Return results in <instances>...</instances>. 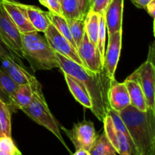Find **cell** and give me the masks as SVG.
<instances>
[{"label": "cell", "mask_w": 155, "mask_h": 155, "mask_svg": "<svg viewBox=\"0 0 155 155\" xmlns=\"http://www.w3.org/2000/svg\"><path fill=\"white\" fill-rule=\"evenodd\" d=\"M39 2L42 5L47 8V1L46 0H39Z\"/></svg>", "instance_id": "cell-39"}, {"label": "cell", "mask_w": 155, "mask_h": 155, "mask_svg": "<svg viewBox=\"0 0 155 155\" xmlns=\"http://www.w3.org/2000/svg\"><path fill=\"white\" fill-rule=\"evenodd\" d=\"M130 98V104L142 111H146L148 109L146 98L142 88L137 82L132 80H126L124 81Z\"/></svg>", "instance_id": "cell-18"}, {"label": "cell", "mask_w": 155, "mask_h": 155, "mask_svg": "<svg viewBox=\"0 0 155 155\" xmlns=\"http://www.w3.org/2000/svg\"><path fill=\"white\" fill-rule=\"evenodd\" d=\"M103 123L104 132L111 145L117 150L118 154L133 155L129 141L120 131L117 130L111 117L109 115H107Z\"/></svg>", "instance_id": "cell-13"}, {"label": "cell", "mask_w": 155, "mask_h": 155, "mask_svg": "<svg viewBox=\"0 0 155 155\" xmlns=\"http://www.w3.org/2000/svg\"><path fill=\"white\" fill-rule=\"evenodd\" d=\"M8 106L0 100V137L12 136V121Z\"/></svg>", "instance_id": "cell-24"}, {"label": "cell", "mask_w": 155, "mask_h": 155, "mask_svg": "<svg viewBox=\"0 0 155 155\" xmlns=\"http://www.w3.org/2000/svg\"><path fill=\"white\" fill-rule=\"evenodd\" d=\"M118 113L130 133L138 155L151 154L155 136L154 110L148 108L142 111L130 104Z\"/></svg>", "instance_id": "cell-2"}, {"label": "cell", "mask_w": 155, "mask_h": 155, "mask_svg": "<svg viewBox=\"0 0 155 155\" xmlns=\"http://www.w3.org/2000/svg\"><path fill=\"white\" fill-rule=\"evenodd\" d=\"M77 1L80 4L81 10L86 15L88 12V0H77Z\"/></svg>", "instance_id": "cell-36"}, {"label": "cell", "mask_w": 155, "mask_h": 155, "mask_svg": "<svg viewBox=\"0 0 155 155\" xmlns=\"http://www.w3.org/2000/svg\"><path fill=\"white\" fill-rule=\"evenodd\" d=\"M18 86L0 66V99L8 106L11 112H13L12 94Z\"/></svg>", "instance_id": "cell-20"}, {"label": "cell", "mask_w": 155, "mask_h": 155, "mask_svg": "<svg viewBox=\"0 0 155 155\" xmlns=\"http://www.w3.org/2000/svg\"><path fill=\"white\" fill-rule=\"evenodd\" d=\"M64 75L65 81L73 96L83 107L91 110L92 107V100L85 85L80 80L74 78L69 74L64 73Z\"/></svg>", "instance_id": "cell-16"}, {"label": "cell", "mask_w": 155, "mask_h": 155, "mask_svg": "<svg viewBox=\"0 0 155 155\" xmlns=\"http://www.w3.org/2000/svg\"><path fill=\"white\" fill-rule=\"evenodd\" d=\"M99 14L89 11L85 18V32L89 40L94 44L98 43V30H99Z\"/></svg>", "instance_id": "cell-22"}, {"label": "cell", "mask_w": 155, "mask_h": 155, "mask_svg": "<svg viewBox=\"0 0 155 155\" xmlns=\"http://www.w3.org/2000/svg\"><path fill=\"white\" fill-rule=\"evenodd\" d=\"M22 40L25 58L28 60L34 71L60 68L56 52L38 31L22 33Z\"/></svg>", "instance_id": "cell-3"}, {"label": "cell", "mask_w": 155, "mask_h": 155, "mask_svg": "<svg viewBox=\"0 0 155 155\" xmlns=\"http://www.w3.org/2000/svg\"><path fill=\"white\" fill-rule=\"evenodd\" d=\"M1 5L4 8L21 33L36 31L27 17L24 4H21L18 1L2 0Z\"/></svg>", "instance_id": "cell-12"}, {"label": "cell", "mask_w": 155, "mask_h": 155, "mask_svg": "<svg viewBox=\"0 0 155 155\" xmlns=\"http://www.w3.org/2000/svg\"><path fill=\"white\" fill-rule=\"evenodd\" d=\"M0 56H1V57H5L11 59H13V60L18 62L19 64H24L21 58H20L15 51H12V50L8 46L7 44L4 42L1 34H0Z\"/></svg>", "instance_id": "cell-31"}, {"label": "cell", "mask_w": 155, "mask_h": 155, "mask_svg": "<svg viewBox=\"0 0 155 155\" xmlns=\"http://www.w3.org/2000/svg\"><path fill=\"white\" fill-rule=\"evenodd\" d=\"M46 1L47 8H48L50 12L57 15H62L61 3L59 2V0H46Z\"/></svg>", "instance_id": "cell-32"}, {"label": "cell", "mask_w": 155, "mask_h": 155, "mask_svg": "<svg viewBox=\"0 0 155 155\" xmlns=\"http://www.w3.org/2000/svg\"><path fill=\"white\" fill-rule=\"evenodd\" d=\"M56 56L62 72L80 80L85 85L92 100L91 110L98 120L103 122L110 108L108 94L114 80L109 78L104 69L94 72L59 53L56 52Z\"/></svg>", "instance_id": "cell-1"}, {"label": "cell", "mask_w": 155, "mask_h": 155, "mask_svg": "<svg viewBox=\"0 0 155 155\" xmlns=\"http://www.w3.org/2000/svg\"><path fill=\"white\" fill-rule=\"evenodd\" d=\"M64 1V0H59V2H60L61 3L62 2H63Z\"/></svg>", "instance_id": "cell-43"}, {"label": "cell", "mask_w": 155, "mask_h": 155, "mask_svg": "<svg viewBox=\"0 0 155 155\" xmlns=\"http://www.w3.org/2000/svg\"><path fill=\"white\" fill-rule=\"evenodd\" d=\"M154 110L155 112V95H154Z\"/></svg>", "instance_id": "cell-42"}, {"label": "cell", "mask_w": 155, "mask_h": 155, "mask_svg": "<svg viewBox=\"0 0 155 155\" xmlns=\"http://www.w3.org/2000/svg\"><path fill=\"white\" fill-rule=\"evenodd\" d=\"M0 100H1V99H0Z\"/></svg>", "instance_id": "cell-45"}, {"label": "cell", "mask_w": 155, "mask_h": 155, "mask_svg": "<svg viewBox=\"0 0 155 155\" xmlns=\"http://www.w3.org/2000/svg\"><path fill=\"white\" fill-rule=\"evenodd\" d=\"M77 51L86 68L94 72H98L104 69L98 46L89 40L86 32Z\"/></svg>", "instance_id": "cell-11"}, {"label": "cell", "mask_w": 155, "mask_h": 155, "mask_svg": "<svg viewBox=\"0 0 155 155\" xmlns=\"http://www.w3.org/2000/svg\"><path fill=\"white\" fill-rule=\"evenodd\" d=\"M137 82L146 98L148 108L154 110L155 95V68L148 61L144 62L134 73L127 78Z\"/></svg>", "instance_id": "cell-8"}, {"label": "cell", "mask_w": 155, "mask_h": 155, "mask_svg": "<svg viewBox=\"0 0 155 155\" xmlns=\"http://www.w3.org/2000/svg\"><path fill=\"white\" fill-rule=\"evenodd\" d=\"M24 7L27 17L33 27L36 31L44 33L51 23L47 15V12H43L36 6L24 5Z\"/></svg>", "instance_id": "cell-17"}, {"label": "cell", "mask_w": 155, "mask_h": 155, "mask_svg": "<svg viewBox=\"0 0 155 155\" xmlns=\"http://www.w3.org/2000/svg\"><path fill=\"white\" fill-rule=\"evenodd\" d=\"M109 104L114 110L120 112L130 104L128 89L125 83H118L114 80L108 94Z\"/></svg>", "instance_id": "cell-15"}, {"label": "cell", "mask_w": 155, "mask_h": 155, "mask_svg": "<svg viewBox=\"0 0 155 155\" xmlns=\"http://www.w3.org/2000/svg\"><path fill=\"white\" fill-rule=\"evenodd\" d=\"M47 15L49 18L50 21L53 24V25L56 27L58 30L77 48L75 42H74L73 36L71 35V32L70 30L69 26H68L67 19L63 15H59L57 14H54L51 12H46Z\"/></svg>", "instance_id": "cell-23"}, {"label": "cell", "mask_w": 155, "mask_h": 155, "mask_svg": "<svg viewBox=\"0 0 155 155\" xmlns=\"http://www.w3.org/2000/svg\"><path fill=\"white\" fill-rule=\"evenodd\" d=\"M150 155H155V136H154V140H153V142H152V147H151V154Z\"/></svg>", "instance_id": "cell-38"}, {"label": "cell", "mask_w": 155, "mask_h": 155, "mask_svg": "<svg viewBox=\"0 0 155 155\" xmlns=\"http://www.w3.org/2000/svg\"><path fill=\"white\" fill-rule=\"evenodd\" d=\"M124 0H111L104 12L108 36L122 30Z\"/></svg>", "instance_id": "cell-14"}, {"label": "cell", "mask_w": 155, "mask_h": 155, "mask_svg": "<svg viewBox=\"0 0 155 155\" xmlns=\"http://www.w3.org/2000/svg\"><path fill=\"white\" fill-rule=\"evenodd\" d=\"M131 1L136 7L139 8L145 9L147 5L151 0H131Z\"/></svg>", "instance_id": "cell-35"}, {"label": "cell", "mask_w": 155, "mask_h": 155, "mask_svg": "<svg viewBox=\"0 0 155 155\" xmlns=\"http://www.w3.org/2000/svg\"><path fill=\"white\" fill-rule=\"evenodd\" d=\"M74 155H90L89 151L84 148H80V149L76 150L75 152L74 153Z\"/></svg>", "instance_id": "cell-37"}, {"label": "cell", "mask_w": 155, "mask_h": 155, "mask_svg": "<svg viewBox=\"0 0 155 155\" xmlns=\"http://www.w3.org/2000/svg\"><path fill=\"white\" fill-rule=\"evenodd\" d=\"M61 11L62 15L66 19L86 18L77 0H64L61 2Z\"/></svg>", "instance_id": "cell-26"}, {"label": "cell", "mask_w": 155, "mask_h": 155, "mask_svg": "<svg viewBox=\"0 0 155 155\" xmlns=\"http://www.w3.org/2000/svg\"><path fill=\"white\" fill-rule=\"evenodd\" d=\"M106 36H107V27H106L105 18L104 13L101 14L99 18V30H98V50L101 54V60L104 64V54H105V44H106Z\"/></svg>", "instance_id": "cell-28"}, {"label": "cell", "mask_w": 155, "mask_h": 155, "mask_svg": "<svg viewBox=\"0 0 155 155\" xmlns=\"http://www.w3.org/2000/svg\"><path fill=\"white\" fill-rule=\"evenodd\" d=\"M33 93V89L30 84L18 85L12 97L13 112L29 105L32 100Z\"/></svg>", "instance_id": "cell-19"}, {"label": "cell", "mask_w": 155, "mask_h": 155, "mask_svg": "<svg viewBox=\"0 0 155 155\" xmlns=\"http://www.w3.org/2000/svg\"><path fill=\"white\" fill-rule=\"evenodd\" d=\"M122 47V30L108 36L107 48L105 50L104 58V68L107 76L115 80V72L120 56Z\"/></svg>", "instance_id": "cell-10"}, {"label": "cell", "mask_w": 155, "mask_h": 155, "mask_svg": "<svg viewBox=\"0 0 155 155\" xmlns=\"http://www.w3.org/2000/svg\"><path fill=\"white\" fill-rule=\"evenodd\" d=\"M21 152L15 145L12 136L0 137V155H21Z\"/></svg>", "instance_id": "cell-29"}, {"label": "cell", "mask_w": 155, "mask_h": 155, "mask_svg": "<svg viewBox=\"0 0 155 155\" xmlns=\"http://www.w3.org/2000/svg\"><path fill=\"white\" fill-rule=\"evenodd\" d=\"M145 10L153 18H155V0H151L148 2L145 8Z\"/></svg>", "instance_id": "cell-34"}, {"label": "cell", "mask_w": 155, "mask_h": 155, "mask_svg": "<svg viewBox=\"0 0 155 155\" xmlns=\"http://www.w3.org/2000/svg\"><path fill=\"white\" fill-rule=\"evenodd\" d=\"M2 0H0V10H1V2ZM10 1H17V0H10Z\"/></svg>", "instance_id": "cell-41"}, {"label": "cell", "mask_w": 155, "mask_h": 155, "mask_svg": "<svg viewBox=\"0 0 155 155\" xmlns=\"http://www.w3.org/2000/svg\"><path fill=\"white\" fill-rule=\"evenodd\" d=\"M44 34L48 43L55 52L59 53L86 68L84 62L79 55L77 48L56 29L52 23H50L48 28L44 32Z\"/></svg>", "instance_id": "cell-7"}, {"label": "cell", "mask_w": 155, "mask_h": 155, "mask_svg": "<svg viewBox=\"0 0 155 155\" xmlns=\"http://www.w3.org/2000/svg\"><path fill=\"white\" fill-rule=\"evenodd\" d=\"M67 21L77 48H78L85 33V18H69Z\"/></svg>", "instance_id": "cell-25"}, {"label": "cell", "mask_w": 155, "mask_h": 155, "mask_svg": "<svg viewBox=\"0 0 155 155\" xmlns=\"http://www.w3.org/2000/svg\"><path fill=\"white\" fill-rule=\"evenodd\" d=\"M25 114L31 118L36 124L46 128L48 131L57 137V139L61 142L66 149L72 154L68 145L65 144L64 140L62 138L59 129L58 122L56 120L48 108L45 98L42 91V87L33 89V97L29 105L21 109Z\"/></svg>", "instance_id": "cell-4"}, {"label": "cell", "mask_w": 155, "mask_h": 155, "mask_svg": "<svg viewBox=\"0 0 155 155\" xmlns=\"http://www.w3.org/2000/svg\"><path fill=\"white\" fill-rule=\"evenodd\" d=\"M111 0H88V12L91 11L95 13H104L106 8Z\"/></svg>", "instance_id": "cell-30"}, {"label": "cell", "mask_w": 155, "mask_h": 155, "mask_svg": "<svg viewBox=\"0 0 155 155\" xmlns=\"http://www.w3.org/2000/svg\"><path fill=\"white\" fill-rule=\"evenodd\" d=\"M90 155H117V151L109 141L105 132L97 136L93 145L89 150Z\"/></svg>", "instance_id": "cell-21"}, {"label": "cell", "mask_w": 155, "mask_h": 155, "mask_svg": "<svg viewBox=\"0 0 155 155\" xmlns=\"http://www.w3.org/2000/svg\"><path fill=\"white\" fill-rule=\"evenodd\" d=\"M0 66L16 84H30L33 89L42 87L36 77L27 71L24 64H19L13 59L0 57Z\"/></svg>", "instance_id": "cell-9"}, {"label": "cell", "mask_w": 155, "mask_h": 155, "mask_svg": "<svg viewBox=\"0 0 155 155\" xmlns=\"http://www.w3.org/2000/svg\"><path fill=\"white\" fill-rule=\"evenodd\" d=\"M107 115L111 117L112 120H113L114 124L115 127H116L117 130H118L119 131H120L124 136H126V138L127 139V140L129 141V143H130V147H131V149L133 151V155H138L137 150H136V146H135L134 143H133V141L132 139L131 136H130V133H129L128 130H127V127H126L125 124L123 121L122 118L120 116L119 113H118L117 110H114L113 108L110 107L108 110V113H107Z\"/></svg>", "instance_id": "cell-27"}, {"label": "cell", "mask_w": 155, "mask_h": 155, "mask_svg": "<svg viewBox=\"0 0 155 155\" xmlns=\"http://www.w3.org/2000/svg\"><path fill=\"white\" fill-rule=\"evenodd\" d=\"M0 34L4 42L12 51L21 59L25 58L22 33L2 5L0 10Z\"/></svg>", "instance_id": "cell-5"}, {"label": "cell", "mask_w": 155, "mask_h": 155, "mask_svg": "<svg viewBox=\"0 0 155 155\" xmlns=\"http://www.w3.org/2000/svg\"><path fill=\"white\" fill-rule=\"evenodd\" d=\"M0 57H1V56H0Z\"/></svg>", "instance_id": "cell-44"}, {"label": "cell", "mask_w": 155, "mask_h": 155, "mask_svg": "<svg viewBox=\"0 0 155 155\" xmlns=\"http://www.w3.org/2000/svg\"><path fill=\"white\" fill-rule=\"evenodd\" d=\"M154 38H155V18H154Z\"/></svg>", "instance_id": "cell-40"}, {"label": "cell", "mask_w": 155, "mask_h": 155, "mask_svg": "<svg viewBox=\"0 0 155 155\" xmlns=\"http://www.w3.org/2000/svg\"><path fill=\"white\" fill-rule=\"evenodd\" d=\"M61 129L71 139L76 150L84 148L89 151L98 136L93 123L86 120L74 124L71 130L64 127H61Z\"/></svg>", "instance_id": "cell-6"}, {"label": "cell", "mask_w": 155, "mask_h": 155, "mask_svg": "<svg viewBox=\"0 0 155 155\" xmlns=\"http://www.w3.org/2000/svg\"><path fill=\"white\" fill-rule=\"evenodd\" d=\"M147 61L151 62L153 64V66L155 68V40L151 43V45H150Z\"/></svg>", "instance_id": "cell-33"}]
</instances>
